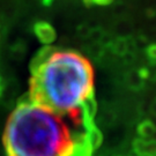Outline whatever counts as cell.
<instances>
[{"instance_id": "obj_5", "label": "cell", "mask_w": 156, "mask_h": 156, "mask_svg": "<svg viewBox=\"0 0 156 156\" xmlns=\"http://www.w3.org/2000/svg\"><path fill=\"white\" fill-rule=\"evenodd\" d=\"M128 43L126 39L124 38H119L115 42V45H113V51L118 53V55H125L128 51Z\"/></svg>"}, {"instance_id": "obj_8", "label": "cell", "mask_w": 156, "mask_h": 156, "mask_svg": "<svg viewBox=\"0 0 156 156\" xmlns=\"http://www.w3.org/2000/svg\"><path fill=\"white\" fill-rule=\"evenodd\" d=\"M0 94H1V81H0Z\"/></svg>"}, {"instance_id": "obj_1", "label": "cell", "mask_w": 156, "mask_h": 156, "mask_svg": "<svg viewBox=\"0 0 156 156\" xmlns=\"http://www.w3.org/2000/svg\"><path fill=\"white\" fill-rule=\"evenodd\" d=\"M7 156H95L101 134L95 122L60 115L27 97L7 119Z\"/></svg>"}, {"instance_id": "obj_6", "label": "cell", "mask_w": 156, "mask_h": 156, "mask_svg": "<svg viewBox=\"0 0 156 156\" xmlns=\"http://www.w3.org/2000/svg\"><path fill=\"white\" fill-rule=\"evenodd\" d=\"M146 52H147V57H148L149 62H151L153 65H156V44L148 46Z\"/></svg>"}, {"instance_id": "obj_7", "label": "cell", "mask_w": 156, "mask_h": 156, "mask_svg": "<svg viewBox=\"0 0 156 156\" xmlns=\"http://www.w3.org/2000/svg\"><path fill=\"white\" fill-rule=\"evenodd\" d=\"M112 0H84L86 5H98V6H106L111 4Z\"/></svg>"}, {"instance_id": "obj_2", "label": "cell", "mask_w": 156, "mask_h": 156, "mask_svg": "<svg viewBox=\"0 0 156 156\" xmlns=\"http://www.w3.org/2000/svg\"><path fill=\"white\" fill-rule=\"evenodd\" d=\"M30 100L60 115L95 122L94 68L82 55L46 45L30 65Z\"/></svg>"}, {"instance_id": "obj_4", "label": "cell", "mask_w": 156, "mask_h": 156, "mask_svg": "<svg viewBox=\"0 0 156 156\" xmlns=\"http://www.w3.org/2000/svg\"><path fill=\"white\" fill-rule=\"evenodd\" d=\"M147 74L149 73L145 71V69H139V71H131L127 73V83L129 84V87L132 88H139L142 84V81Z\"/></svg>"}, {"instance_id": "obj_3", "label": "cell", "mask_w": 156, "mask_h": 156, "mask_svg": "<svg viewBox=\"0 0 156 156\" xmlns=\"http://www.w3.org/2000/svg\"><path fill=\"white\" fill-rule=\"evenodd\" d=\"M34 30L37 38L45 45H50L56 39V31L48 22H37L34 27Z\"/></svg>"}]
</instances>
